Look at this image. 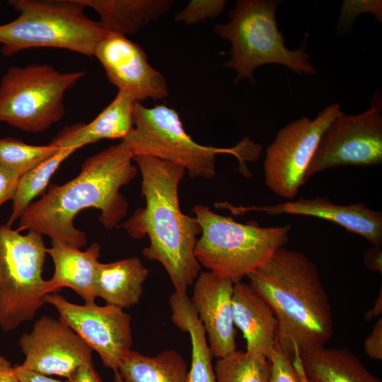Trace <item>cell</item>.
Wrapping results in <instances>:
<instances>
[{
	"instance_id": "cell-1",
	"label": "cell",
	"mask_w": 382,
	"mask_h": 382,
	"mask_svg": "<svg viewBox=\"0 0 382 382\" xmlns=\"http://www.w3.org/2000/svg\"><path fill=\"white\" fill-rule=\"evenodd\" d=\"M130 151L121 142L88 157L79 175L63 185H51L40 199L33 202L19 218L16 228L35 231L51 240L81 248L86 245V233L74 225L82 210H100V224L116 227L125 216L128 202L120 192L137 175Z\"/></svg>"
},
{
	"instance_id": "cell-2",
	"label": "cell",
	"mask_w": 382,
	"mask_h": 382,
	"mask_svg": "<svg viewBox=\"0 0 382 382\" xmlns=\"http://www.w3.org/2000/svg\"><path fill=\"white\" fill-rule=\"evenodd\" d=\"M141 175V193L145 207H139L120 226L134 239L148 236L142 255L165 269L175 291L186 294L199 275L201 265L195 248L201 226L195 217L180 209L178 188L186 170L157 158L133 156Z\"/></svg>"
},
{
	"instance_id": "cell-3",
	"label": "cell",
	"mask_w": 382,
	"mask_h": 382,
	"mask_svg": "<svg viewBox=\"0 0 382 382\" xmlns=\"http://www.w3.org/2000/svg\"><path fill=\"white\" fill-rule=\"evenodd\" d=\"M277 321V341L291 359L325 347L334 330L328 294L314 262L301 252L279 248L247 277Z\"/></svg>"
},
{
	"instance_id": "cell-4",
	"label": "cell",
	"mask_w": 382,
	"mask_h": 382,
	"mask_svg": "<svg viewBox=\"0 0 382 382\" xmlns=\"http://www.w3.org/2000/svg\"><path fill=\"white\" fill-rule=\"evenodd\" d=\"M8 4L18 16L0 25L1 52L6 57L41 47L93 57L98 42L108 33L86 16L81 0H11Z\"/></svg>"
},
{
	"instance_id": "cell-5",
	"label": "cell",
	"mask_w": 382,
	"mask_h": 382,
	"mask_svg": "<svg viewBox=\"0 0 382 382\" xmlns=\"http://www.w3.org/2000/svg\"><path fill=\"white\" fill-rule=\"evenodd\" d=\"M121 143L132 156L145 155L180 166L192 178H212L218 154H231L245 166L262 151L261 145L249 139L230 148L199 144L185 132L175 110L164 105L147 108L140 103L134 105L133 129Z\"/></svg>"
},
{
	"instance_id": "cell-6",
	"label": "cell",
	"mask_w": 382,
	"mask_h": 382,
	"mask_svg": "<svg viewBox=\"0 0 382 382\" xmlns=\"http://www.w3.org/2000/svg\"><path fill=\"white\" fill-rule=\"evenodd\" d=\"M279 2L236 1L229 12L230 21L214 25V33L231 43V58L225 66L236 71V83L245 79L253 82L254 71L267 64L284 65L299 75L316 74L304 44L293 50L286 47L276 21Z\"/></svg>"
},
{
	"instance_id": "cell-7",
	"label": "cell",
	"mask_w": 382,
	"mask_h": 382,
	"mask_svg": "<svg viewBox=\"0 0 382 382\" xmlns=\"http://www.w3.org/2000/svg\"><path fill=\"white\" fill-rule=\"evenodd\" d=\"M193 211L202 229L195 248L199 263L234 283L255 271L289 240V224L261 227L255 222L241 224L202 204L195 205Z\"/></svg>"
},
{
	"instance_id": "cell-8",
	"label": "cell",
	"mask_w": 382,
	"mask_h": 382,
	"mask_svg": "<svg viewBox=\"0 0 382 382\" xmlns=\"http://www.w3.org/2000/svg\"><path fill=\"white\" fill-rule=\"evenodd\" d=\"M85 75L42 64L11 66L0 81V122L32 133L50 129L64 116L66 93Z\"/></svg>"
},
{
	"instance_id": "cell-9",
	"label": "cell",
	"mask_w": 382,
	"mask_h": 382,
	"mask_svg": "<svg viewBox=\"0 0 382 382\" xmlns=\"http://www.w3.org/2000/svg\"><path fill=\"white\" fill-rule=\"evenodd\" d=\"M47 248L42 235L22 234L0 226V328L16 330L32 320L45 303L47 280L42 277Z\"/></svg>"
},
{
	"instance_id": "cell-10",
	"label": "cell",
	"mask_w": 382,
	"mask_h": 382,
	"mask_svg": "<svg viewBox=\"0 0 382 382\" xmlns=\"http://www.w3.org/2000/svg\"><path fill=\"white\" fill-rule=\"evenodd\" d=\"M341 112L340 105L333 103L313 120L303 116L279 130L263 162L265 182L271 191L289 199L297 195L323 132Z\"/></svg>"
},
{
	"instance_id": "cell-11",
	"label": "cell",
	"mask_w": 382,
	"mask_h": 382,
	"mask_svg": "<svg viewBox=\"0 0 382 382\" xmlns=\"http://www.w3.org/2000/svg\"><path fill=\"white\" fill-rule=\"evenodd\" d=\"M381 163V99L376 93L368 110L356 115L342 112L328 125L309 163L306 180L331 168Z\"/></svg>"
},
{
	"instance_id": "cell-12",
	"label": "cell",
	"mask_w": 382,
	"mask_h": 382,
	"mask_svg": "<svg viewBox=\"0 0 382 382\" xmlns=\"http://www.w3.org/2000/svg\"><path fill=\"white\" fill-rule=\"evenodd\" d=\"M44 301L54 307L59 318L98 353L106 368L117 370L121 361L132 350L129 314L110 304H76L57 293L46 294Z\"/></svg>"
},
{
	"instance_id": "cell-13",
	"label": "cell",
	"mask_w": 382,
	"mask_h": 382,
	"mask_svg": "<svg viewBox=\"0 0 382 382\" xmlns=\"http://www.w3.org/2000/svg\"><path fill=\"white\" fill-rule=\"evenodd\" d=\"M18 345L25 357L21 365L46 376L71 381L81 366L93 364V350L59 318L42 316L21 335Z\"/></svg>"
},
{
	"instance_id": "cell-14",
	"label": "cell",
	"mask_w": 382,
	"mask_h": 382,
	"mask_svg": "<svg viewBox=\"0 0 382 382\" xmlns=\"http://www.w3.org/2000/svg\"><path fill=\"white\" fill-rule=\"evenodd\" d=\"M93 57L118 91L127 93L136 102L158 100L168 96L164 76L149 64L142 47L126 36L108 32L98 42Z\"/></svg>"
},
{
	"instance_id": "cell-15",
	"label": "cell",
	"mask_w": 382,
	"mask_h": 382,
	"mask_svg": "<svg viewBox=\"0 0 382 382\" xmlns=\"http://www.w3.org/2000/svg\"><path fill=\"white\" fill-rule=\"evenodd\" d=\"M234 284L212 272H201L195 281L190 299L205 330L212 356L216 359L236 350L232 312Z\"/></svg>"
},
{
	"instance_id": "cell-16",
	"label": "cell",
	"mask_w": 382,
	"mask_h": 382,
	"mask_svg": "<svg viewBox=\"0 0 382 382\" xmlns=\"http://www.w3.org/2000/svg\"><path fill=\"white\" fill-rule=\"evenodd\" d=\"M233 212L258 211L269 215L294 214L316 217L331 221L347 231L364 238L373 246L382 245V213L364 203L342 205L326 197L299 198L274 205L235 208Z\"/></svg>"
},
{
	"instance_id": "cell-17",
	"label": "cell",
	"mask_w": 382,
	"mask_h": 382,
	"mask_svg": "<svg viewBox=\"0 0 382 382\" xmlns=\"http://www.w3.org/2000/svg\"><path fill=\"white\" fill-rule=\"evenodd\" d=\"M100 253V246L98 243H93L85 250H81L52 240L47 254L50 256L54 270L52 277L47 280L46 294L67 287L81 296L85 304L95 303Z\"/></svg>"
},
{
	"instance_id": "cell-18",
	"label": "cell",
	"mask_w": 382,
	"mask_h": 382,
	"mask_svg": "<svg viewBox=\"0 0 382 382\" xmlns=\"http://www.w3.org/2000/svg\"><path fill=\"white\" fill-rule=\"evenodd\" d=\"M232 312L235 326L246 342V352L269 359L277 342V321L268 303L249 284L233 286Z\"/></svg>"
},
{
	"instance_id": "cell-19",
	"label": "cell",
	"mask_w": 382,
	"mask_h": 382,
	"mask_svg": "<svg viewBox=\"0 0 382 382\" xmlns=\"http://www.w3.org/2000/svg\"><path fill=\"white\" fill-rule=\"evenodd\" d=\"M136 102L125 91H118L113 100L88 124L76 123L64 127L50 142L58 148L76 147L103 139H125L133 129Z\"/></svg>"
},
{
	"instance_id": "cell-20",
	"label": "cell",
	"mask_w": 382,
	"mask_h": 382,
	"mask_svg": "<svg viewBox=\"0 0 382 382\" xmlns=\"http://www.w3.org/2000/svg\"><path fill=\"white\" fill-rule=\"evenodd\" d=\"M98 14V21L111 33L130 35L158 20L170 8V0H81Z\"/></svg>"
},
{
	"instance_id": "cell-21",
	"label": "cell",
	"mask_w": 382,
	"mask_h": 382,
	"mask_svg": "<svg viewBox=\"0 0 382 382\" xmlns=\"http://www.w3.org/2000/svg\"><path fill=\"white\" fill-rule=\"evenodd\" d=\"M149 274L137 257L108 263L100 262L96 279V296L107 304L122 309L137 305L143 293V284Z\"/></svg>"
},
{
	"instance_id": "cell-22",
	"label": "cell",
	"mask_w": 382,
	"mask_h": 382,
	"mask_svg": "<svg viewBox=\"0 0 382 382\" xmlns=\"http://www.w3.org/2000/svg\"><path fill=\"white\" fill-rule=\"evenodd\" d=\"M300 357L308 382H381L345 348L323 347Z\"/></svg>"
},
{
	"instance_id": "cell-23",
	"label": "cell",
	"mask_w": 382,
	"mask_h": 382,
	"mask_svg": "<svg viewBox=\"0 0 382 382\" xmlns=\"http://www.w3.org/2000/svg\"><path fill=\"white\" fill-rule=\"evenodd\" d=\"M173 323L190 335L192 345L191 366L187 382H216L211 352L204 327L186 294L175 291L169 298Z\"/></svg>"
},
{
	"instance_id": "cell-24",
	"label": "cell",
	"mask_w": 382,
	"mask_h": 382,
	"mask_svg": "<svg viewBox=\"0 0 382 382\" xmlns=\"http://www.w3.org/2000/svg\"><path fill=\"white\" fill-rule=\"evenodd\" d=\"M117 371L124 382H187V367L182 355L166 349L149 357L131 350Z\"/></svg>"
},
{
	"instance_id": "cell-25",
	"label": "cell",
	"mask_w": 382,
	"mask_h": 382,
	"mask_svg": "<svg viewBox=\"0 0 382 382\" xmlns=\"http://www.w3.org/2000/svg\"><path fill=\"white\" fill-rule=\"evenodd\" d=\"M79 149L64 147L55 154L23 174L19 180L18 188L13 198L11 216L6 223L12 226L33 202V200L41 195L60 165Z\"/></svg>"
},
{
	"instance_id": "cell-26",
	"label": "cell",
	"mask_w": 382,
	"mask_h": 382,
	"mask_svg": "<svg viewBox=\"0 0 382 382\" xmlns=\"http://www.w3.org/2000/svg\"><path fill=\"white\" fill-rule=\"evenodd\" d=\"M214 369L216 382H268L270 361L246 351L235 350L217 359Z\"/></svg>"
},
{
	"instance_id": "cell-27",
	"label": "cell",
	"mask_w": 382,
	"mask_h": 382,
	"mask_svg": "<svg viewBox=\"0 0 382 382\" xmlns=\"http://www.w3.org/2000/svg\"><path fill=\"white\" fill-rule=\"evenodd\" d=\"M50 143L32 145L16 138L0 139V166L21 176L60 150Z\"/></svg>"
},
{
	"instance_id": "cell-28",
	"label": "cell",
	"mask_w": 382,
	"mask_h": 382,
	"mask_svg": "<svg viewBox=\"0 0 382 382\" xmlns=\"http://www.w3.org/2000/svg\"><path fill=\"white\" fill-rule=\"evenodd\" d=\"M225 0H192L175 16V21L195 25L219 16L224 11Z\"/></svg>"
},
{
	"instance_id": "cell-29",
	"label": "cell",
	"mask_w": 382,
	"mask_h": 382,
	"mask_svg": "<svg viewBox=\"0 0 382 382\" xmlns=\"http://www.w3.org/2000/svg\"><path fill=\"white\" fill-rule=\"evenodd\" d=\"M363 13H371L382 22V1L381 0H345L343 1L338 19L339 29L349 28L357 16Z\"/></svg>"
},
{
	"instance_id": "cell-30",
	"label": "cell",
	"mask_w": 382,
	"mask_h": 382,
	"mask_svg": "<svg viewBox=\"0 0 382 382\" xmlns=\"http://www.w3.org/2000/svg\"><path fill=\"white\" fill-rule=\"evenodd\" d=\"M268 359L270 361L268 382H302L291 359L283 351L277 341Z\"/></svg>"
},
{
	"instance_id": "cell-31",
	"label": "cell",
	"mask_w": 382,
	"mask_h": 382,
	"mask_svg": "<svg viewBox=\"0 0 382 382\" xmlns=\"http://www.w3.org/2000/svg\"><path fill=\"white\" fill-rule=\"evenodd\" d=\"M21 175L0 166V206L13 200Z\"/></svg>"
},
{
	"instance_id": "cell-32",
	"label": "cell",
	"mask_w": 382,
	"mask_h": 382,
	"mask_svg": "<svg viewBox=\"0 0 382 382\" xmlns=\"http://www.w3.org/2000/svg\"><path fill=\"white\" fill-rule=\"evenodd\" d=\"M364 352L372 359H382V318H377L371 332L364 341Z\"/></svg>"
},
{
	"instance_id": "cell-33",
	"label": "cell",
	"mask_w": 382,
	"mask_h": 382,
	"mask_svg": "<svg viewBox=\"0 0 382 382\" xmlns=\"http://www.w3.org/2000/svg\"><path fill=\"white\" fill-rule=\"evenodd\" d=\"M14 371L21 382H71L67 379H57L31 371L25 368L21 364L15 366Z\"/></svg>"
},
{
	"instance_id": "cell-34",
	"label": "cell",
	"mask_w": 382,
	"mask_h": 382,
	"mask_svg": "<svg viewBox=\"0 0 382 382\" xmlns=\"http://www.w3.org/2000/svg\"><path fill=\"white\" fill-rule=\"evenodd\" d=\"M365 267L373 272L382 274V249L381 247L373 246L364 254Z\"/></svg>"
},
{
	"instance_id": "cell-35",
	"label": "cell",
	"mask_w": 382,
	"mask_h": 382,
	"mask_svg": "<svg viewBox=\"0 0 382 382\" xmlns=\"http://www.w3.org/2000/svg\"><path fill=\"white\" fill-rule=\"evenodd\" d=\"M71 382H103V381L94 369L93 364H89L81 366Z\"/></svg>"
},
{
	"instance_id": "cell-36",
	"label": "cell",
	"mask_w": 382,
	"mask_h": 382,
	"mask_svg": "<svg viewBox=\"0 0 382 382\" xmlns=\"http://www.w3.org/2000/svg\"><path fill=\"white\" fill-rule=\"evenodd\" d=\"M0 382H21L9 360L0 355Z\"/></svg>"
},
{
	"instance_id": "cell-37",
	"label": "cell",
	"mask_w": 382,
	"mask_h": 382,
	"mask_svg": "<svg viewBox=\"0 0 382 382\" xmlns=\"http://www.w3.org/2000/svg\"><path fill=\"white\" fill-rule=\"evenodd\" d=\"M382 313V289H380L378 295L374 302L373 307L367 311L364 314L366 320L370 321L375 318L381 317Z\"/></svg>"
},
{
	"instance_id": "cell-38",
	"label": "cell",
	"mask_w": 382,
	"mask_h": 382,
	"mask_svg": "<svg viewBox=\"0 0 382 382\" xmlns=\"http://www.w3.org/2000/svg\"><path fill=\"white\" fill-rule=\"evenodd\" d=\"M292 363L294 368L297 371L302 382H308L306 377L305 376L303 367H302L299 348L297 347L296 345H294V357L292 359Z\"/></svg>"
},
{
	"instance_id": "cell-39",
	"label": "cell",
	"mask_w": 382,
	"mask_h": 382,
	"mask_svg": "<svg viewBox=\"0 0 382 382\" xmlns=\"http://www.w3.org/2000/svg\"><path fill=\"white\" fill-rule=\"evenodd\" d=\"M114 382H124L117 370L114 371Z\"/></svg>"
}]
</instances>
